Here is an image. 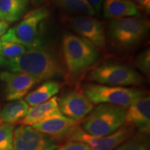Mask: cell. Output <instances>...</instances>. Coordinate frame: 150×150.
I'll use <instances>...</instances> for the list:
<instances>
[{
	"label": "cell",
	"mask_w": 150,
	"mask_h": 150,
	"mask_svg": "<svg viewBox=\"0 0 150 150\" xmlns=\"http://www.w3.org/2000/svg\"><path fill=\"white\" fill-rule=\"evenodd\" d=\"M140 9L147 14L150 13V0H131Z\"/></svg>",
	"instance_id": "484cf974"
},
{
	"label": "cell",
	"mask_w": 150,
	"mask_h": 150,
	"mask_svg": "<svg viewBox=\"0 0 150 150\" xmlns=\"http://www.w3.org/2000/svg\"><path fill=\"white\" fill-rule=\"evenodd\" d=\"M149 136L138 132L114 150H149Z\"/></svg>",
	"instance_id": "44dd1931"
},
{
	"label": "cell",
	"mask_w": 150,
	"mask_h": 150,
	"mask_svg": "<svg viewBox=\"0 0 150 150\" xmlns=\"http://www.w3.org/2000/svg\"><path fill=\"white\" fill-rule=\"evenodd\" d=\"M83 91L93 104H108L127 108L139 98L146 95L145 91L136 88L101 85L95 83L83 86Z\"/></svg>",
	"instance_id": "52a82bcc"
},
{
	"label": "cell",
	"mask_w": 150,
	"mask_h": 150,
	"mask_svg": "<svg viewBox=\"0 0 150 150\" xmlns=\"http://www.w3.org/2000/svg\"><path fill=\"white\" fill-rule=\"evenodd\" d=\"M15 125L2 123L0 125V150H13V138Z\"/></svg>",
	"instance_id": "603a6c76"
},
{
	"label": "cell",
	"mask_w": 150,
	"mask_h": 150,
	"mask_svg": "<svg viewBox=\"0 0 150 150\" xmlns=\"http://www.w3.org/2000/svg\"><path fill=\"white\" fill-rule=\"evenodd\" d=\"M9 24L2 20H0V37H1L8 29Z\"/></svg>",
	"instance_id": "83f0119b"
},
{
	"label": "cell",
	"mask_w": 150,
	"mask_h": 150,
	"mask_svg": "<svg viewBox=\"0 0 150 150\" xmlns=\"http://www.w3.org/2000/svg\"><path fill=\"white\" fill-rule=\"evenodd\" d=\"M59 147L53 137L31 126L20 125L14 129L13 150H56Z\"/></svg>",
	"instance_id": "30bf717a"
},
{
	"label": "cell",
	"mask_w": 150,
	"mask_h": 150,
	"mask_svg": "<svg viewBox=\"0 0 150 150\" xmlns=\"http://www.w3.org/2000/svg\"><path fill=\"white\" fill-rule=\"evenodd\" d=\"M88 80L95 83L112 86H136L143 83L142 74L128 65L104 63L94 67L88 74Z\"/></svg>",
	"instance_id": "8992f818"
},
{
	"label": "cell",
	"mask_w": 150,
	"mask_h": 150,
	"mask_svg": "<svg viewBox=\"0 0 150 150\" xmlns=\"http://www.w3.org/2000/svg\"><path fill=\"white\" fill-rule=\"evenodd\" d=\"M62 84L54 80H48L42 83L24 97V101L31 107L47 102L59 93Z\"/></svg>",
	"instance_id": "e0dca14e"
},
{
	"label": "cell",
	"mask_w": 150,
	"mask_h": 150,
	"mask_svg": "<svg viewBox=\"0 0 150 150\" xmlns=\"http://www.w3.org/2000/svg\"><path fill=\"white\" fill-rule=\"evenodd\" d=\"M65 20L78 36L88 41L97 50L106 48V31L103 24L97 19L88 16H77L67 18Z\"/></svg>",
	"instance_id": "9c48e42d"
},
{
	"label": "cell",
	"mask_w": 150,
	"mask_h": 150,
	"mask_svg": "<svg viewBox=\"0 0 150 150\" xmlns=\"http://www.w3.org/2000/svg\"><path fill=\"white\" fill-rule=\"evenodd\" d=\"M29 0H0V20L11 24L21 19L29 8Z\"/></svg>",
	"instance_id": "ac0fdd59"
},
{
	"label": "cell",
	"mask_w": 150,
	"mask_h": 150,
	"mask_svg": "<svg viewBox=\"0 0 150 150\" xmlns=\"http://www.w3.org/2000/svg\"><path fill=\"white\" fill-rule=\"evenodd\" d=\"M59 106L65 117L76 121L82 120L94 108L83 90L76 88L66 92L59 99Z\"/></svg>",
	"instance_id": "7c38bea8"
},
{
	"label": "cell",
	"mask_w": 150,
	"mask_h": 150,
	"mask_svg": "<svg viewBox=\"0 0 150 150\" xmlns=\"http://www.w3.org/2000/svg\"><path fill=\"white\" fill-rule=\"evenodd\" d=\"M50 13L47 7L30 11L15 27L10 28L0 38L1 42H16L32 48L42 44V32Z\"/></svg>",
	"instance_id": "3957f363"
},
{
	"label": "cell",
	"mask_w": 150,
	"mask_h": 150,
	"mask_svg": "<svg viewBox=\"0 0 150 150\" xmlns=\"http://www.w3.org/2000/svg\"><path fill=\"white\" fill-rule=\"evenodd\" d=\"M31 127L35 130L53 137L57 142L68 141L70 137L79 127V121L62 115Z\"/></svg>",
	"instance_id": "5bb4252c"
},
{
	"label": "cell",
	"mask_w": 150,
	"mask_h": 150,
	"mask_svg": "<svg viewBox=\"0 0 150 150\" xmlns=\"http://www.w3.org/2000/svg\"><path fill=\"white\" fill-rule=\"evenodd\" d=\"M135 129L124 125L113 134L106 136H94L79 127L68 141H78L86 144L92 150H114L134 135Z\"/></svg>",
	"instance_id": "ba28073f"
},
{
	"label": "cell",
	"mask_w": 150,
	"mask_h": 150,
	"mask_svg": "<svg viewBox=\"0 0 150 150\" xmlns=\"http://www.w3.org/2000/svg\"><path fill=\"white\" fill-rule=\"evenodd\" d=\"M135 65L137 68L146 76L150 75V50H145L138 54L135 59Z\"/></svg>",
	"instance_id": "cb8c5ba5"
},
{
	"label": "cell",
	"mask_w": 150,
	"mask_h": 150,
	"mask_svg": "<svg viewBox=\"0 0 150 150\" xmlns=\"http://www.w3.org/2000/svg\"><path fill=\"white\" fill-rule=\"evenodd\" d=\"M0 50H1V40H0ZM3 59L2 57H1V51H0V65H2V63H3Z\"/></svg>",
	"instance_id": "f546056e"
},
{
	"label": "cell",
	"mask_w": 150,
	"mask_h": 150,
	"mask_svg": "<svg viewBox=\"0 0 150 150\" xmlns=\"http://www.w3.org/2000/svg\"><path fill=\"white\" fill-rule=\"evenodd\" d=\"M31 1H32L33 4H40V3L41 4L42 2H43L45 0H31Z\"/></svg>",
	"instance_id": "f1b7e54d"
},
{
	"label": "cell",
	"mask_w": 150,
	"mask_h": 150,
	"mask_svg": "<svg viewBox=\"0 0 150 150\" xmlns=\"http://www.w3.org/2000/svg\"><path fill=\"white\" fill-rule=\"evenodd\" d=\"M63 61L68 79L77 78L95 64L99 50L93 45L74 34H66L62 41Z\"/></svg>",
	"instance_id": "7a4b0ae2"
},
{
	"label": "cell",
	"mask_w": 150,
	"mask_h": 150,
	"mask_svg": "<svg viewBox=\"0 0 150 150\" xmlns=\"http://www.w3.org/2000/svg\"><path fill=\"white\" fill-rule=\"evenodd\" d=\"M31 47L16 42H1V56L3 60H11L20 56L26 53Z\"/></svg>",
	"instance_id": "7402d4cb"
},
{
	"label": "cell",
	"mask_w": 150,
	"mask_h": 150,
	"mask_svg": "<svg viewBox=\"0 0 150 150\" xmlns=\"http://www.w3.org/2000/svg\"><path fill=\"white\" fill-rule=\"evenodd\" d=\"M149 28V20L140 17L111 20L108 24V39L115 47L128 50L145 38Z\"/></svg>",
	"instance_id": "5b68a950"
},
{
	"label": "cell",
	"mask_w": 150,
	"mask_h": 150,
	"mask_svg": "<svg viewBox=\"0 0 150 150\" xmlns=\"http://www.w3.org/2000/svg\"><path fill=\"white\" fill-rule=\"evenodd\" d=\"M0 79L4 84L6 99L11 102L22 99L41 82L32 75L8 71L0 73Z\"/></svg>",
	"instance_id": "8fae6325"
},
{
	"label": "cell",
	"mask_w": 150,
	"mask_h": 150,
	"mask_svg": "<svg viewBox=\"0 0 150 150\" xmlns=\"http://www.w3.org/2000/svg\"><path fill=\"white\" fill-rule=\"evenodd\" d=\"M102 11L104 18L110 20L140 16L139 8L131 0H105Z\"/></svg>",
	"instance_id": "2e32d148"
},
{
	"label": "cell",
	"mask_w": 150,
	"mask_h": 150,
	"mask_svg": "<svg viewBox=\"0 0 150 150\" xmlns=\"http://www.w3.org/2000/svg\"><path fill=\"white\" fill-rule=\"evenodd\" d=\"M2 65L8 72L32 75L41 81L66 76L63 61L52 48L42 44L15 59L4 60Z\"/></svg>",
	"instance_id": "6da1fadb"
},
{
	"label": "cell",
	"mask_w": 150,
	"mask_h": 150,
	"mask_svg": "<svg viewBox=\"0 0 150 150\" xmlns=\"http://www.w3.org/2000/svg\"><path fill=\"white\" fill-rule=\"evenodd\" d=\"M62 115L59 106V98L54 96L43 104L30 107L25 117L18 123L20 125L33 126Z\"/></svg>",
	"instance_id": "9a60e30c"
},
{
	"label": "cell",
	"mask_w": 150,
	"mask_h": 150,
	"mask_svg": "<svg viewBox=\"0 0 150 150\" xmlns=\"http://www.w3.org/2000/svg\"><path fill=\"white\" fill-rule=\"evenodd\" d=\"M1 106H0V110H1ZM1 124H2V122H1V118H0V125H1Z\"/></svg>",
	"instance_id": "4dcf8cb0"
},
{
	"label": "cell",
	"mask_w": 150,
	"mask_h": 150,
	"mask_svg": "<svg viewBox=\"0 0 150 150\" xmlns=\"http://www.w3.org/2000/svg\"><path fill=\"white\" fill-rule=\"evenodd\" d=\"M127 109L121 106L100 104L82 120V129L94 136L110 135L125 125Z\"/></svg>",
	"instance_id": "277c9868"
},
{
	"label": "cell",
	"mask_w": 150,
	"mask_h": 150,
	"mask_svg": "<svg viewBox=\"0 0 150 150\" xmlns=\"http://www.w3.org/2000/svg\"><path fill=\"white\" fill-rule=\"evenodd\" d=\"M56 150H92L86 144L78 141H67L64 145L59 146Z\"/></svg>",
	"instance_id": "d4e9b609"
},
{
	"label": "cell",
	"mask_w": 150,
	"mask_h": 150,
	"mask_svg": "<svg viewBox=\"0 0 150 150\" xmlns=\"http://www.w3.org/2000/svg\"><path fill=\"white\" fill-rule=\"evenodd\" d=\"M91 5L93 6L94 9H95L96 14L99 15L102 12V0H88Z\"/></svg>",
	"instance_id": "4316f807"
},
{
	"label": "cell",
	"mask_w": 150,
	"mask_h": 150,
	"mask_svg": "<svg viewBox=\"0 0 150 150\" xmlns=\"http://www.w3.org/2000/svg\"><path fill=\"white\" fill-rule=\"evenodd\" d=\"M29 106L23 99L12 101L3 106L0 110V118L2 123H18L25 117Z\"/></svg>",
	"instance_id": "d6986e66"
},
{
	"label": "cell",
	"mask_w": 150,
	"mask_h": 150,
	"mask_svg": "<svg viewBox=\"0 0 150 150\" xmlns=\"http://www.w3.org/2000/svg\"><path fill=\"white\" fill-rule=\"evenodd\" d=\"M58 6L64 11L94 16L96 15L95 9L88 0H54Z\"/></svg>",
	"instance_id": "ffe728a7"
},
{
	"label": "cell",
	"mask_w": 150,
	"mask_h": 150,
	"mask_svg": "<svg viewBox=\"0 0 150 150\" xmlns=\"http://www.w3.org/2000/svg\"><path fill=\"white\" fill-rule=\"evenodd\" d=\"M125 125L137 129L139 133L150 132V98L147 95L140 97L127 108Z\"/></svg>",
	"instance_id": "4fadbf2b"
}]
</instances>
